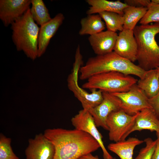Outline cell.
<instances>
[{
	"label": "cell",
	"mask_w": 159,
	"mask_h": 159,
	"mask_svg": "<svg viewBox=\"0 0 159 159\" xmlns=\"http://www.w3.org/2000/svg\"><path fill=\"white\" fill-rule=\"evenodd\" d=\"M11 138L0 134V159H19L14 152L11 146Z\"/></svg>",
	"instance_id": "24"
},
{
	"label": "cell",
	"mask_w": 159,
	"mask_h": 159,
	"mask_svg": "<svg viewBox=\"0 0 159 159\" xmlns=\"http://www.w3.org/2000/svg\"><path fill=\"white\" fill-rule=\"evenodd\" d=\"M138 48L133 30L123 29L118 35L113 51L133 63L137 61Z\"/></svg>",
	"instance_id": "13"
},
{
	"label": "cell",
	"mask_w": 159,
	"mask_h": 159,
	"mask_svg": "<svg viewBox=\"0 0 159 159\" xmlns=\"http://www.w3.org/2000/svg\"><path fill=\"white\" fill-rule=\"evenodd\" d=\"M87 80L82 85V88L95 89L110 94L127 92L138 81L130 75L116 72L97 74Z\"/></svg>",
	"instance_id": "5"
},
{
	"label": "cell",
	"mask_w": 159,
	"mask_h": 159,
	"mask_svg": "<svg viewBox=\"0 0 159 159\" xmlns=\"http://www.w3.org/2000/svg\"><path fill=\"white\" fill-rule=\"evenodd\" d=\"M151 108L159 119V92L155 96L148 99Z\"/></svg>",
	"instance_id": "27"
},
{
	"label": "cell",
	"mask_w": 159,
	"mask_h": 159,
	"mask_svg": "<svg viewBox=\"0 0 159 159\" xmlns=\"http://www.w3.org/2000/svg\"><path fill=\"white\" fill-rule=\"evenodd\" d=\"M147 7H136L128 6L124 10L123 29L133 30L138 22L144 16Z\"/></svg>",
	"instance_id": "21"
},
{
	"label": "cell",
	"mask_w": 159,
	"mask_h": 159,
	"mask_svg": "<svg viewBox=\"0 0 159 159\" xmlns=\"http://www.w3.org/2000/svg\"><path fill=\"white\" fill-rule=\"evenodd\" d=\"M99 14L88 15L80 21L81 28L79 34L81 36L94 35L103 31L105 23Z\"/></svg>",
	"instance_id": "20"
},
{
	"label": "cell",
	"mask_w": 159,
	"mask_h": 159,
	"mask_svg": "<svg viewBox=\"0 0 159 159\" xmlns=\"http://www.w3.org/2000/svg\"><path fill=\"white\" fill-rule=\"evenodd\" d=\"M138 44V65L145 71L159 67V46L155 39L159 22L136 26L133 30Z\"/></svg>",
	"instance_id": "3"
},
{
	"label": "cell",
	"mask_w": 159,
	"mask_h": 159,
	"mask_svg": "<svg viewBox=\"0 0 159 159\" xmlns=\"http://www.w3.org/2000/svg\"><path fill=\"white\" fill-rule=\"evenodd\" d=\"M71 121L75 129L89 134L97 141L102 150L104 159L112 158L105 148L102 136L98 130L93 117L89 111L83 109L72 118Z\"/></svg>",
	"instance_id": "9"
},
{
	"label": "cell",
	"mask_w": 159,
	"mask_h": 159,
	"mask_svg": "<svg viewBox=\"0 0 159 159\" xmlns=\"http://www.w3.org/2000/svg\"><path fill=\"white\" fill-rule=\"evenodd\" d=\"M124 2L129 6L147 7L151 1L149 0H125Z\"/></svg>",
	"instance_id": "28"
},
{
	"label": "cell",
	"mask_w": 159,
	"mask_h": 159,
	"mask_svg": "<svg viewBox=\"0 0 159 159\" xmlns=\"http://www.w3.org/2000/svg\"><path fill=\"white\" fill-rule=\"evenodd\" d=\"M112 94L120 99L121 109L129 115H134L144 109L151 108L148 98L137 84L127 92Z\"/></svg>",
	"instance_id": "8"
},
{
	"label": "cell",
	"mask_w": 159,
	"mask_h": 159,
	"mask_svg": "<svg viewBox=\"0 0 159 159\" xmlns=\"http://www.w3.org/2000/svg\"><path fill=\"white\" fill-rule=\"evenodd\" d=\"M118 35L107 30L90 36L88 40L97 55H104L113 51Z\"/></svg>",
	"instance_id": "15"
},
{
	"label": "cell",
	"mask_w": 159,
	"mask_h": 159,
	"mask_svg": "<svg viewBox=\"0 0 159 159\" xmlns=\"http://www.w3.org/2000/svg\"><path fill=\"white\" fill-rule=\"evenodd\" d=\"M103 100L98 105L89 111L97 127H101L108 130L106 121L112 112L121 109V101L117 96L102 92Z\"/></svg>",
	"instance_id": "10"
},
{
	"label": "cell",
	"mask_w": 159,
	"mask_h": 159,
	"mask_svg": "<svg viewBox=\"0 0 159 159\" xmlns=\"http://www.w3.org/2000/svg\"><path fill=\"white\" fill-rule=\"evenodd\" d=\"M31 0H0V19L7 27L30 8Z\"/></svg>",
	"instance_id": "12"
},
{
	"label": "cell",
	"mask_w": 159,
	"mask_h": 159,
	"mask_svg": "<svg viewBox=\"0 0 159 159\" xmlns=\"http://www.w3.org/2000/svg\"><path fill=\"white\" fill-rule=\"evenodd\" d=\"M145 130L159 132V119L151 108L145 109L139 113L131 133Z\"/></svg>",
	"instance_id": "16"
},
{
	"label": "cell",
	"mask_w": 159,
	"mask_h": 159,
	"mask_svg": "<svg viewBox=\"0 0 159 159\" xmlns=\"http://www.w3.org/2000/svg\"><path fill=\"white\" fill-rule=\"evenodd\" d=\"M104 21L107 30L116 32L123 29L124 22L123 15L117 13L104 11L98 14Z\"/></svg>",
	"instance_id": "23"
},
{
	"label": "cell",
	"mask_w": 159,
	"mask_h": 159,
	"mask_svg": "<svg viewBox=\"0 0 159 159\" xmlns=\"http://www.w3.org/2000/svg\"><path fill=\"white\" fill-rule=\"evenodd\" d=\"M151 1L154 3L159 4V0H152Z\"/></svg>",
	"instance_id": "31"
},
{
	"label": "cell",
	"mask_w": 159,
	"mask_h": 159,
	"mask_svg": "<svg viewBox=\"0 0 159 159\" xmlns=\"http://www.w3.org/2000/svg\"><path fill=\"white\" fill-rule=\"evenodd\" d=\"M82 57L79 53L76 54L73 69L67 79L69 89L81 102L83 109L90 111L99 105L103 100L102 92L100 90L93 89L89 93L80 87L78 83V72L82 63Z\"/></svg>",
	"instance_id": "6"
},
{
	"label": "cell",
	"mask_w": 159,
	"mask_h": 159,
	"mask_svg": "<svg viewBox=\"0 0 159 159\" xmlns=\"http://www.w3.org/2000/svg\"><path fill=\"white\" fill-rule=\"evenodd\" d=\"M86 2L90 6L86 12L87 15L109 11L123 15L124 10L128 6L126 4L119 0L112 1L106 0H87Z\"/></svg>",
	"instance_id": "17"
},
{
	"label": "cell",
	"mask_w": 159,
	"mask_h": 159,
	"mask_svg": "<svg viewBox=\"0 0 159 159\" xmlns=\"http://www.w3.org/2000/svg\"><path fill=\"white\" fill-rule=\"evenodd\" d=\"M138 113L131 115L121 109L111 113L106 121L110 140L115 142L125 140L131 133Z\"/></svg>",
	"instance_id": "7"
},
{
	"label": "cell",
	"mask_w": 159,
	"mask_h": 159,
	"mask_svg": "<svg viewBox=\"0 0 159 159\" xmlns=\"http://www.w3.org/2000/svg\"><path fill=\"white\" fill-rule=\"evenodd\" d=\"M143 143L144 140L130 137L126 140L110 143L108 146V148L117 155L121 159H132L135 148Z\"/></svg>",
	"instance_id": "18"
},
{
	"label": "cell",
	"mask_w": 159,
	"mask_h": 159,
	"mask_svg": "<svg viewBox=\"0 0 159 159\" xmlns=\"http://www.w3.org/2000/svg\"><path fill=\"white\" fill-rule=\"evenodd\" d=\"M147 8L146 13L140 21V23L141 24H147L151 22H159V4L151 1Z\"/></svg>",
	"instance_id": "25"
},
{
	"label": "cell",
	"mask_w": 159,
	"mask_h": 159,
	"mask_svg": "<svg viewBox=\"0 0 159 159\" xmlns=\"http://www.w3.org/2000/svg\"><path fill=\"white\" fill-rule=\"evenodd\" d=\"M157 70L158 75V76H159V67L158 68H157Z\"/></svg>",
	"instance_id": "32"
},
{
	"label": "cell",
	"mask_w": 159,
	"mask_h": 159,
	"mask_svg": "<svg viewBox=\"0 0 159 159\" xmlns=\"http://www.w3.org/2000/svg\"><path fill=\"white\" fill-rule=\"evenodd\" d=\"M40 27L33 19L30 8L11 25L12 39L18 51L33 60L37 57Z\"/></svg>",
	"instance_id": "4"
},
{
	"label": "cell",
	"mask_w": 159,
	"mask_h": 159,
	"mask_svg": "<svg viewBox=\"0 0 159 159\" xmlns=\"http://www.w3.org/2000/svg\"><path fill=\"white\" fill-rule=\"evenodd\" d=\"M44 134L54 146V159H80L100 148L91 135L75 129H48Z\"/></svg>",
	"instance_id": "1"
},
{
	"label": "cell",
	"mask_w": 159,
	"mask_h": 159,
	"mask_svg": "<svg viewBox=\"0 0 159 159\" xmlns=\"http://www.w3.org/2000/svg\"><path fill=\"white\" fill-rule=\"evenodd\" d=\"M80 159H99L97 156H94L91 153L88 154L81 157ZM109 159H115L112 158Z\"/></svg>",
	"instance_id": "30"
},
{
	"label": "cell",
	"mask_w": 159,
	"mask_h": 159,
	"mask_svg": "<svg viewBox=\"0 0 159 159\" xmlns=\"http://www.w3.org/2000/svg\"><path fill=\"white\" fill-rule=\"evenodd\" d=\"M137 84L148 99L156 95L159 92V77L157 69L146 71L143 77L140 79Z\"/></svg>",
	"instance_id": "19"
},
{
	"label": "cell",
	"mask_w": 159,
	"mask_h": 159,
	"mask_svg": "<svg viewBox=\"0 0 159 159\" xmlns=\"http://www.w3.org/2000/svg\"><path fill=\"white\" fill-rule=\"evenodd\" d=\"M156 145L151 159H159V132H156Z\"/></svg>",
	"instance_id": "29"
},
{
	"label": "cell",
	"mask_w": 159,
	"mask_h": 159,
	"mask_svg": "<svg viewBox=\"0 0 159 159\" xmlns=\"http://www.w3.org/2000/svg\"><path fill=\"white\" fill-rule=\"evenodd\" d=\"M79 71L81 80L88 79L100 73L116 72L126 75H133L142 78L146 71L138 65L119 56L114 52L89 58Z\"/></svg>",
	"instance_id": "2"
},
{
	"label": "cell",
	"mask_w": 159,
	"mask_h": 159,
	"mask_svg": "<svg viewBox=\"0 0 159 159\" xmlns=\"http://www.w3.org/2000/svg\"><path fill=\"white\" fill-rule=\"evenodd\" d=\"M145 146L140 150L135 159H151L156 145V140H153L150 138L145 139Z\"/></svg>",
	"instance_id": "26"
},
{
	"label": "cell",
	"mask_w": 159,
	"mask_h": 159,
	"mask_svg": "<svg viewBox=\"0 0 159 159\" xmlns=\"http://www.w3.org/2000/svg\"><path fill=\"white\" fill-rule=\"evenodd\" d=\"M55 152L53 144L42 133L29 139L25 151L26 159H54Z\"/></svg>",
	"instance_id": "11"
},
{
	"label": "cell",
	"mask_w": 159,
	"mask_h": 159,
	"mask_svg": "<svg viewBox=\"0 0 159 159\" xmlns=\"http://www.w3.org/2000/svg\"><path fill=\"white\" fill-rule=\"evenodd\" d=\"M64 19L63 14L59 13L49 21L40 26L38 38V57L44 53L51 39L55 34Z\"/></svg>",
	"instance_id": "14"
},
{
	"label": "cell",
	"mask_w": 159,
	"mask_h": 159,
	"mask_svg": "<svg viewBox=\"0 0 159 159\" xmlns=\"http://www.w3.org/2000/svg\"><path fill=\"white\" fill-rule=\"evenodd\" d=\"M31 14L34 21L40 26L52 19L49 11L42 0H31Z\"/></svg>",
	"instance_id": "22"
}]
</instances>
